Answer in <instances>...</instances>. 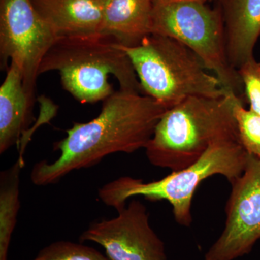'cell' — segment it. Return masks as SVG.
<instances>
[{"mask_svg":"<svg viewBox=\"0 0 260 260\" xmlns=\"http://www.w3.org/2000/svg\"><path fill=\"white\" fill-rule=\"evenodd\" d=\"M23 158L18 159L0 174V260H8L12 235L20 210V172Z\"/></svg>","mask_w":260,"mask_h":260,"instance_id":"obj_14","label":"cell"},{"mask_svg":"<svg viewBox=\"0 0 260 260\" xmlns=\"http://www.w3.org/2000/svg\"><path fill=\"white\" fill-rule=\"evenodd\" d=\"M31 260H111L93 247L81 243L59 241L51 243Z\"/></svg>","mask_w":260,"mask_h":260,"instance_id":"obj_16","label":"cell"},{"mask_svg":"<svg viewBox=\"0 0 260 260\" xmlns=\"http://www.w3.org/2000/svg\"><path fill=\"white\" fill-rule=\"evenodd\" d=\"M57 71L61 85L81 104L104 102L114 93L109 76L119 89L143 94L125 51L102 34L58 38L43 59L39 75Z\"/></svg>","mask_w":260,"mask_h":260,"instance_id":"obj_3","label":"cell"},{"mask_svg":"<svg viewBox=\"0 0 260 260\" xmlns=\"http://www.w3.org/2000/svg\"><path fill=\"white\" fill-rule=\"evenodd\" d=\"M238 72L242 78L249 109L260 116V62L253 58L244 63Z\"/></svg>","mask_w":260,"mask_h":260,"instance_id":"obj_17","label":"cell"},{"mask_svg":"<svg viewBox=\"0 0 260 260\" xmlns=\"http://www.w3.org/2000/svg\"><path fill=\"white\" fill-rule=\"evenodd\" d=\"M39 15L59 37L102 34L101 0H31Z\"/></svg>","mask_w":260,"mask_h":260,"instance_id":"obj_11","label":"cell"},{"mask_svg":"<svg viewBox=\"0 0 260 260\" xmlns=\"http://www.w3.org/2000/svg\"><path fill=\"white\" fill-rule=\"evenodd\" d=\"M207 0H153L151 32L175 39L201 59L227 93L246 103L239 72L228 59L225 30L218 4Z\"/></svg>","mask_w":260,"mask_h":260,"instance_id":"obj_6","label":"cell"},{"mask_svg":"<svg viewBox=\"0 0 260 260\" xmlns=\"http://www.w3.org/2000/svg\"><path fill=\"white\" fill-rule=\"evenodd\" d=\"M207 1H209V0H207Z\"/></svg>","mask_w":260,"mask_h":260,"instance_id":"obj_19","label":"cell"},{"mask_svg":"<svg viewBox=\"0 0 260 260\" xmlns=\"http://www.w3.org/2000/svg\"><path fill=\"white\" fill-rule=\"evenodd\" d=\"M153 0H101L102 35L124 47L139 45L151 34Z\"/></svg>","mask_w":260,"mask_h":260,"instance_id":"obj_13","label":"cell"},{"mask_svg":"<svg viewBox=\"0 0 260 260\" xmlns=\"http://www.w3.org/2000/svg\"><path fill=\"white\" fill-rule=\"evenodd\" d=\"M232 184L226 221L205 260H234L249 254L260 239V160L249 153L244 172Z\"/></svg>","mask_w":260,"mask_h":260,"instance_id":"obj_8","label":"cell"},{"mask_svg":"<svg viewBox=\"0 0 260 260\" xmlns=\"http://www.w3.org/2000/svg\"><path fill=\"white\" fill-rule=\"evenodd\" d=\"M209 1H213V0H209ZM216 1H218V0H216Z\"/></svg>","mask_w":260,"mask_h":260,"instance_id":"obj_18","label":"cell"},{"mask_svg":"<svg viewBox=\"0 0 260 260\" xmlns=\"http://www.w3.org/2000/svg\"><path fill=\"white\" fill-rule=\"evenodd\" d=\"M96 117L75 123L66 137L54 143L60 152L54 161L37 162L30 172L32 184H56L73 171L93 167L111 154L132 153L145 148L168 108L136 92L114 91L102 102Z\"/></svg>","mask_w":260,"mask_h":260,"instance_id":"obj_1","label":"cell"},{"mask_svg":"<svg viewBox=\"0 0 260 260\" xmlns=\"http://www.w3.org/2000/svg\"><path fill=\"white\" fill-rule=\"evenodd\" d=\"M237 99L229 93L190 97L168 109L145 147L149 161L172 172L181 170L196 162L214 143L238 139L234 114Z\"/></svg>","mask_w":260,"mask_h":260,"instance_id":"obj_2","label":"cell"},{"mask_svg":"<svg viewBox=\"0 0 260 260\" xmlns=\"http://www.w3.org/2000/svg\"><path fill=\"white\" fill-rule=\"evenodd\" d=\"M244 104L240 99L234 103L238 140L248 153L260 160V116L246 109Z\"/></svg>","mask_w":260,"mask_h":260,"instance_id":"obj_15","label":"cell"},{"mask_svg":"<svg viewBox=\"0 0 260 260\" xmlns=\"http://www.w3.org/2000/svg\"><path fill=\"white\" fill-rule=\"evenodd\" d=\"M119 47L129 56L143 94L168 109L188 98L229 94L198 56L175 39L151 34L136 47Z\"/></svg>","mask_w":260,"mask_h":260,"instance_id":"obj_5","label":"cell"},{"mask_svg":"<svg viewBox=\"0 0 260 260\" xmlns=\"http://www.w3.org/2000/svg\"><path fill=\"white\" fill-rule=\"evenodd\" d=\"M0 87V153L18 144L32 120L34 101L24 87L23 75L10 63Z\"/></svg>","mask_w":260,"mask_h":260,"instance_id":"obj_12","label":"cell"},{"mask_svg":"<svg viewBox=\"0 0 260 260\" xmlns=\"http://www.w3.org/2000/svg\"><path fill=\"white\" fill-rule=\"evenodd\" d=\"M249 153L238 139L220 140L212 145L196 162L157 181L122 177L100 188L99 198L116 211L133 197H144L150 201L167 200L172 206L176 221L188 227L192 222L191 201L202 182L212 176L221 175L233 181L245 169Z\"/></svg>","mask_w":260,"mask_h":260,"instance_id":"obj_4","label":"cell"},{"mask_svg":"<svg viewBox=\"0 0 260 260\" xmlns=\"http://www.w3.org/2000/svg\"><path fill=\"white\" fill-rule=\"evenodd\" d=\"M117 213L90 223L80 242L96 243L111 260H167L165 244L150 226L145 205L133 200Z\"/></svg>","mask_w":260,"mask_h":260,"instance_id":"obj_9","label":"cell"},{"mask_svg":"<svg viewBox=\"0 0 260 260\" xmlns=\"http://www.w3.org/2000/svg\"><path fill=\"white\" fill-rule=\"evenodd\" d=\"M225 30L228 59L237 70L254 58L260 36V0H218Z\"/></svg>","mask_w":260,"mask_h":260,"instance_id":"obj_10","label":"cell"},{"mask_svg":"<svg viewBox=\"0 0 260 260\" xmlns=\"http://www.w3.org/2000/svg\"><path fill=\"white\" fill-rule=\"evenodd\" d=\"M59 37L42 18L31 0H0V64H16L24 87L35 102L43 59Z\"/></svg>","mask_w":260,"mask_h":260,"instance_id":"obj_7","label":"cell"}]
</instances>
